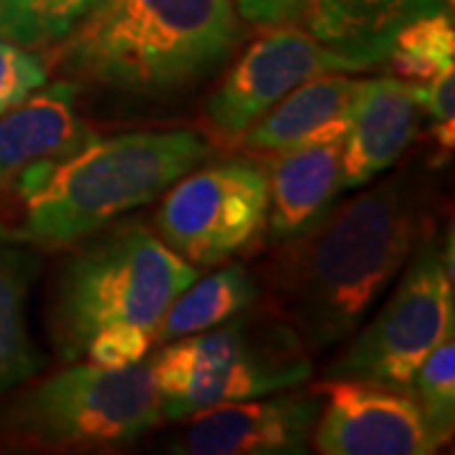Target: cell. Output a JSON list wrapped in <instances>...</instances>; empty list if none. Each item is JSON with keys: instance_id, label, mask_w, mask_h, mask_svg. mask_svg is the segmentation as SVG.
<instances>
[{"instance_id": "cell-1", "label": "cell", "mask_w": 455, "mask_h": 455, "mask_svg": "<svg viewBox=\"0 0 455 455\" xmlns=\"http://www.w3.org/2000/svg\"><path fill=\"white\" fill-rule=\"evenodd\" d=\"M367 188V185H364ZM427 203L407 175L382 180L278 243L266 263V307L309 352L352 337L425 235Z\"/></svg>"}, {"instance_id": "cell-2", "label": "cell", "mask_w": 455, "mask_h": 455, "mask_svg": "<svg viewBox=\"0 0 455 455\" xmlns=\"http://www.w3.org/2000/svg\"><path fill=\"white\" fill-rule=\"evenodd\" d=\"M243 38L230 0H101L46 59L71 82L170 97L223 68Z\"/></svg>"}, {"instance_id": "cell-3", "label": "cell", "mask_w": 455, "mask_h": 455, "mask_svg": "<svg viewBox=\"0 0 455 455\" xmlns=\"http://www.w3.org/2000/svg\"><path fill=\"white\" fill-rule=\"evenodd\" d=\"M211 155V147L188 130L94 137L64 163L16 180L23 223L11 238L41 248L84 241L163 196Z\"/></svg>"}, {"instance_id": "cell-4", "label": "cell", "mask_w": 455, "mask_h": 455, "mask_svg": "<svg viewBox=\"0 0 455 455\" xmlns=\"http://www.w3.org/2000/svg\"><path fill=\"white\" fill-rule=\"evenodd\" d=\"M59 266L49 296L51 344L64 362L82 359L104 326H142L155 339L172 299L200 276L140 223L92 233Z\"/></svg>"}, {"instance_id": "cell-5", "label": "cell", "mask_w": 455, "mask_h": 455, "mask_svg": "<svg viewBox=\"0 0 455 455\" xmlns=\"http://www.w3.org/2000/svg\"><path fill=\"white\" fill-rule=\"evenodd\" d=\"M163 400L147 362L68 364L20 392L0 427L13 443L53 451L112 448L163 423Z\"/></svg>"}, {"instance_id": "cell-6", "label": "cell", "mask_w": 455, "mask_h": 455, "mask_svg": "<svg viewBox=\"0 0 455 455\" xmlns=\"http://www.w3.org/2000/svg\"><path fill=\"white\" fill-rule=\"evenodd\" d=\"M410 256L385 307L329 367L331 377L407 390L423 359L440 341L453 339L455 283L440 243L425 233Z\"/></svg>"}, {"instance_id": "cell-7", "label": "cell", "mask_w": 455, "mask_h": 455, "mask_svg": "<svg viewBox=\"0 0 455 455\" xmlns=\"http://www.w3.org/2000/svg\"><path fill=\"white\" fill-rule=\"evenodd\" d=\"M268 215V175L245 160L188 172L164 190L155 233L196 268H211L243 251Z\"/></svg>"}, {"instance_id": "cell-8", "label": "cell", "mask_w": 455, "mask_h": 455, "mask_svg": "<svg viewBox=\"0 0 455 455\" xmlns=\"http://www.w3.org/2000/svg\"><path fill=\"white\" fill-rule=\"evenodd\" d=\"M372 66L349 51L329 46L296 23L268 26L230 66L205 101V127L212 140H238L299 84L324 74H359Z\"/></svg>"}, {"instance_id": "cell-9", "label": "cell", "mask_w": 455, "mask_h": 455, "mask_svg": "<svg viewBox=\"0 0 455 455\" xmlns=\"http://www.w3.org/2000/svg\"><path fill=\"white\" fill-rule=\"evenodd\" d=\"M316 390L322 410L311 440L319 453L430 455L445 445L407 390L349 377H331Z\"/></svg>"}, {"instance_id": "cell-10", "label": "cell", "mask_w": 455, "mask_h": 455, "mask_svg": "<svg viewBox=\"0 0 455 455\" xmlns=\"http://www.w3.org/2000/svg\"><path fill=\"white\" fill-rule=\"evenodd\" d=\"M319 410L322 397L316 387L223 403L193 412L172 451L185 455L307 453Z\"/></svg>"}, {"instance_id": "cell-11", "label": "cell", "mask_w": 455, "mask_h": 455, "mask_svg": "<svg viewBox=\"0 0 455 455\" xmlns=\"http://www.w3.org/2000/svg\"><path fill=\"white\" fill-rule=\"evenodd\" d=\"M420 124V84L392 76L359 79L352 122L341 142L344 190L364 188L390 170L415 142Z\"/></svg>"}, {"instance_id": "cell-12", "label": "cell", "mask_w": 455, "mask_h": 455, "mask_svg": "<svg viewBox=\"0 0 455 455\" xmlns=\"http://www.w3.org/2000/svg\"><path fill=\"white\" fill-rule=\"evenodd\" d=\"M92 140L76 114V84L46 82L0 114V185H16L31 170L64 163Z\"/></svg>"}, {"instance_id": "cell-13", "label": "cell", "mask_w": 455, "mask_h": 455, "mask_svg": "<svg viewBox=\"0 0 455 455\" xmlns=\"http://www.w3.org/2000/svg\"><path fill=\"white\" fill-rule=\"evenodd\" d=\"M164 418L182 420L208 407L260 397L301 385L311 377L307 347H291L259 357L238 359L215 370H152Z\"/></svg>"}, {"instance_id": "cell-14", "label": "cell", "mask_w": 455, "mask_h": 455, "mask_svg": "<svg viewBox=\"0 0 455 455\" xmlns=\"http://www.w3.org/2000/svg\"><path fill=\"white\" fill-rule=\"evenodd\" d=\"M357 86L359 79L352 74H324L299 84L245 132L238 145L245 152L276 155L291 147L344 140Z\"/></svg>"}, {"instance_id": "cell-15", "label": "cell", "mask_w": 455, "mask_h": 455, "mask_svg": "<svg viewBox=\"0 0 455 455\" xmlns=\"http://www.w3.org/2000/svg\"><path fill=\"white\" fill-rule=\"evenodd\" d=\"M341 142H314L271 157L268 172V238L281 243L309 230L344 190Z\"/></svg>"}, {"instance_id": "cell-16", "label": "cell", "mask_w": 455, "mask_h": 455, "mask_svg": "<svg viewBox=\"0 0 455 455\" xmlns=\"http://www.w3.org/2000/svg\"><path fill=\"white\" fill-rule=\"evenodd\" d=\"M435 11L448 8L440 0H307L301 26L374 68L387 61L395 33Z\"/></svg>"}, {"instance_id": "cell-17", "label": "cell", "mask_w": 455, "mask_h": 455, "mask_svg": "<svg viewBox=\"0 0 455 455\" xmlns=\"http://www.w3.org/2000/svg\"><path fill=\"white\" fill-rule=\"evenodd\" d=\"M38 263L28 243H0V392L31 379L44 367L28 326V296Z\"/></svg>"}, {"instance_id": "cell-18", "label": "cell", "mask_w": 455, "mask_h": 455, "mask_svg": "<svg viewBox=\"0 0 455 455\" xmlns=\"http://www.w3.org/2000/svg\"><path fill=\"white\" fill-rule=\"evenodd\" d=\"M260 283L243 263H233L211 276H197L172 299L155 329V344L196 334L233 319L248 307H256Z\"/></svg>"}, {"instance_id": "cell-19", "label": "cell", "mask_w": 455, "mask_h": 455, "mask_svg": "<svg viewBox=\"0 0 455 455\" xmlns=\"http://www.w3.org/2000/svg\"><path fill=\"white\" fill-rule=\"evenodd\" d=\"M455 59V28L451 11H435L405 23L392 38L385 64L405 82H430Z\"/></svg>"}, {"instance_id": "cell-20", "label": "cell", "mask_w": 455, "mask_h": 455, "mask_svg": "<svg viewBox=\"0 0 455 455\" xmlns=\"http://www.w3.org/2000/svg\"><path fill=\"white\" fill-rule=\"evenodd\" d=\"M407 392L418 403L425 423L443 443H451L455 423V344L440 341L412 374Z\"/></svg>"}, {"instance_id": "cell-21", "label": "cell", "mask_w": 455, "mask_h": 455, "mask_svg": "<svg viewBox=\"0 0 455 455\" xmlns=\"http://www.w3.org/2000/svg\"><path fill=\"white\" fill-rule=\"evenodd\" d=\"M46 53L0 38V114L13 109L38 86L49 82Z\"/></svg>"}, {"instance_id": "cell-22", "label": "cell", "mask_w": 455, "mask_h": 455, "mask_svg": "<svg viewBox=\"0 0 455 455\" xmlns=\"http://www.w3.org/2000/svg\"><path fill=\"white\" fill-rule=\"evenodd\" d=\"M155 344L152 331L134 324L104 326L94 334V339L86 344L84 357L101 367H127L145 362L149 347Z\"/></svg>"}, {"instance_id": "cell-23", "label": "cell", "mask_w": 455, "mask_h": 455, "mask_svg": "<svg viewBox=\"0 0 455 455\" xmlns=\"http://www.w3.org/2000/svg\"><path fill=\"white\" fill-rule=\"evenodd\" d=\"M423 114L430 119V137L443 155L455 147V71L443 68L430 82L420 84Z\"/></svg>"}, {"instance_id": "cell-24", "label": "cell", "mask_w": 455, "mask_h": 455, "mask_svg": "<svg viewBox=\"0 0 455 455\" xmlns=\"http://www.w3.org/2000/svg\"><path fill=\"white\" fill-rule=\"evenodd\" d=\"M101 0H36L33 16V49H51L89 16Z\"/></svg>"}, {"instance_id": "cell-25", "label": "cell", "mask_w": 455, "mask_h": 455, "mask_svg": "<svg viewBox=\"0 0 455 455\" xmlns=\"http://www.w3.org/2000/svg\"><path fill=\"white\" fill-rule=\"evenodd\" d=\"M245 23H253L260 28L296 23L301 26L307 0H230Z\"/></svg>"}, {"instance_id": "cell-26", "label": "cell", "mask_w": 455, "mask_h": 455, "mask_svg": "<svg viewBox=\"0 0 455 455\" xmlns=\"http://www.w3.org/2000/svg\"><path fill=\"white\" fill-rule=\"evenodd\" d=\"M36 0H0V38L33 49Z\"/></svg>"}, {"instance_id": "cell-27", "label": "cell", "mask_w": 455, "mask_h": 455, "mask_svg": "<svg viewBox=\"0 0 455 455\" xmlns=\"http://www.w3.org/2000/svg\"><path fill=\"white\" fill-rule=\"evenodd\" d=\"M440 3H443V5H445V8H448V11H451V13H453L455 0H440Z\"/></svg>"}]
</instances>
